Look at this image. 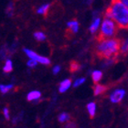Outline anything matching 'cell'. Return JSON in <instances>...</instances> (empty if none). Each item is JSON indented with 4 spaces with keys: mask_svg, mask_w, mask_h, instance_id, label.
I'll return each mask as SVG.
<instances>
[{
    "mask_svg": "<svg viewBox=\"0 0 128 128\" xmlns=\"http://www.w3.org/2000/svg\"><path fill=\"white\" fill-rule=\"evenodd\" d=\"M3 112H4L5 118L6 119V120H8V119H9V111H8V108L6 107L5 109H4V111H3Z\"/></svg>",
    "mask_w": 128,
    "mask_h": 128,
    "instance_id": "obj_25",
    "label": "cell"
},
{
    "mask_svg": "<svg viewBox=\"0 0 128 128\" xmlns=\"http://www.w3.org/2000/svg\"><path fill=\"white\" fill-rule=\"evenodd\" d=\"M50 4H46V5L41 6L37 10V12L38 14L43 15V16H47V14H48V10H50Z\"/></svg>",
    "mask_w": 128,
    "mask_h": 128,
    "instance_id": "obj_13",
    "label": "cell"
},
{
    "mask_svg": "<svg viewBox=\"0 0 128 128\" xmlns=\"http://www.w3.org/2000/svg\"><path fill=\"white\" fill-rule=\"evenodd\" d=\"M120 43V40L112 38L100 40L98 45L96 47L97 54L104 59L114 58L119 53Z\"/></svg>",
    "mask_w": 128,
    "mask_h": 128,
    "instance_id": "obj_2",
    "label": "cell"
},
{
    "mask_svg": "<svg viewBox=\"0 0 128 128\" xmlns=\"http://www.w3.org/2000/svg\"><path fill=\"white\" fill-rule=\"evenodd\" d=\"M13 10H14V9H13V4H12V3H10V4L8 6L6 12V14H8V16H11L12 15H13Z\"/></svg>",
    "mask_w": 128,
    "mask_h": 128,
    "instance_id": "obj_22",
    "label": "cell"
},
{
    "mask_svg": "<svg viewBox=\"0 0 128 128\" xmlns=\"http://www.w3.org/2000/svg\"><path fill=\"white\" fill-rule=\"evenodd\" d=\"M119 1H120V2H122L124 5L126 6L128 8V0H119Z\"/></svg>",
    "mask_w": 128,
    "mask_h": 128,
    "instance_id": "obj_27",
    "label": "cell"
},
{
    "mask_svg": "<svg viewBox=\"0 0 128 128\" xmlns=\"http://www.w3.org/2000/svg\"><path fill=\"white\" fill-rule=\"evenodd\" d=\"M70 86H72V80H70V79H66V80H62V82L60 83L59 92L60 94H64L65 92L69 90Z\"/></svg>",
    "mask_w": 128,
    "mask_h": 128,
    "instance_id": "obj_6",
    "label": "cell"
},
{
    "mask_svg": "<svg viewBox=\"0 0 128 128\" xmlns=\"http://www.w3.org/2000/svg\"><path fill=\"white\" fill-rule=\"evenodd\" d=\"M86 108H87V112L90 114L91 117H94V115L96 114V111H97V105L94 102H89L87 105H86Z\"/></svg>",
    "mask_w": 128,
    "mask_h": 128,
    "instance_id": "obj_9",
    "label": "cell"
},
{
    "mask_svg": "<svg viewBox=\"0 0 128 128\" xmlns=\"http://www.w3.org/2000/svg\"><path fill=\"white\" fill-rule=\"evenodd\" d=\"M9 54V50H8L6 46H4L2 48H1V51H0V57H1V59L4 60L6 59L8 55Z\"/></svg>",
    "mask_w": 128,
    "mask_h": 128,
    "instance_id": "obj_19",
    "label": "cell"
},
{
    "mask_svg": "<svg viewBox=\"0 0 128 128\" xmlns=\"http://www.w3.org/2000/svg\"><path fill=\"white\" fill-rule=\"evenodd\" d=\"M119 52L122 54H126L128 52V38L120 43V50Z\"/></svg>",
    "mask_w": 128,
    "mask_h": 128,
    "instance_id": "obj_14",
    "label": "cell"
},
{
    "mask_svg": "<svg viewBox=\"0 0 128 128\" xmlns=\"http://www.w3.org/2000/svg\"><path fill=\"white\" fill-rule=\"evenodd\" d=\"M64 128H77L76 126V124L73 123V122H70L66 124V126H64Z\"/></svg>",
    "mask_w": 128,
    "mask_h": 128,
    "instance_id": "obj_24",
    "label": "cell"
},
{
    "mask_svg": "<svg viewBox=\"0 0 128 128\" xmlns=\"http://www.w3.org/2000/svg\"><path fill=\"white\" fill-rule=\"evenodd\" d=\"M34 37H35V38H36L37 40H38V41H43V40H46L45 34H44V33H42V32H40V31L35 32Z\"/></svg>",
    "mask_w": 128,
    "mask_h": 128,
    "instance_id": "obj_18",
    "label": "cell"
},
{
    "mask_svg": "<svg viewBox=\"0 0 128 128\" xmlns=\"http://www.w3.org/2000/svg\"><path fill=\"white\" fill-rule=\"evenodd\" d=\"M117 25L111 18H104L101 24V30L99 32V40L102 38H114L117 32Z\"/></svg>",
    "mask_w": 128,
    "mask_h": 128,
    "instance_id": "obj_3",
    "label": "cell"
},
{
    "mask_svg": "<svg viewBox=\"0 0 128 128\" xmlns=\"http://www.w3.org/2000/svg\"><path fill=\"white\" fill-rule=\"evenodd\" d=\"M12 88H13V85H12V84H8V85L1 84V85H0V92H1L2 94H6V92L10 91Z\"/></svg>",
    "mask_w": 128,
    "mask_h": 128,
    "instance_id": "obj_17",
    "label": "cell"
},
{
    "mask_svg": "<svg viewBox=\"0 0 128 128\" xmlns=\"http://www.w3.org/2000/svg\"><path fill=\"white\" fill-rule=\"evenodd\" d=\"M40 96H41L40 92H38V91H33V92H30V94H28L27 99H28V101L31 102V101H34V100H38V99H40Z\"/></svg>",
    "mask_w": 128,
    "mask_h": 128,
    "instance_id": "obj_12",
    "label": "cell"
},
{
    "mask_svg": "<svg viewBox=\"0 0 128 128\" xmlns=\"http://www.w3.org/2000/svg\"><path fill=\"white\" fill-rule=\"evenodd\" d=\"M107 88L102 84H99V83H96V85L94 86V94L95 96L101 95V94H104L106 92Z\"/></svg>",
    "mask_w": 128,
    "mask_h": 128,
    "instance_id": "obj_10",
    "label": "cell"
},
{
    "mask_svg": "<svg viewBox=\"0 0 128 128\" xmlns=\"http://www.w3.org/2000/svg\"><path fill=\"white\" fill-rule=\"evenodd\" d=\"M126 95V92L124 89H115L110 94L109 100L112 104H119L123 101Z\"/></svg>",
    "mask_w": 128,
    "mask_h": 128,
    "instance_id": "obj_4",
    "label": "cell"
},
{
    "mask_svg": "<svg viewBox=\"0 0 128 128\" xmlns=\"http://www.w3.org/2000/svg\"><path fill=\"white\" fill-rule=\"evenodd\" d=\"M105 18L112 19L118 28H128V8L119 0H112L105 12Z\"/></svg>",
    "mask_w": 128,
    "mask_h": 128,
    "instance_id": "obj_1",
    "label": "cell"
},
{
    "mask_svg": "<svg viewBox=\"0 0 128 128\" xmlns=\"http://www.w3.org/2000/svg\"><path fill=\"white\" fill-rule=\"evenodd\" d=\"M102 78V72L99 70H95L94 72H92V80L94 83H98Z\"/></svg>",
    "mask_w": 128,
    "mask_h": 128,
    "instance_id": "obj_11",
    "label": "cell"
},
{
    "mask_svg": "<svg viewBox=\"0 0 128 128\" xmlns=\"http://www.w3.org/2000/svg\"><path fill=\"white\" fill-rule=\"evenodd\" d=\"M12 70H13L12 62H11L10 60H6L5 66H4V68H3V70H4V72H5V73H8V72H12Z\"/></svg>",
    "mask_w": 128,
    "mask_h": 128,
    "instance_id": "obj_16",
    "label": "cell"
},
{
    "mask_svg": "<svg viewBox=\"0 0 128 128\" xmlns=\"http://www.w3.org/2000/svg\"><path fill=\"white\" fill-rule=\"evenodd\" d=\"M70 119V116L68 112H62L58 117V120H59L60 123H66Z\"/></svg>",
    "mask_w": 128,
    "mask_h": 128,
    "instance_id": "obj_15",
    "label": "cell"
},
{
    "mask_svg": "<svg viewBox=\"0 0 128 128\" xmlns=\"http://www.w3.org/2000/svg\"><path fill=\"white\" fill-rule=\"evenodd\" d=\"M38 62H36V60H31L30 59V60H28V66L30 67V68H34V67L37 66Z\"/></svg>",
    "mask_w": 128,
    "mask_h": 128,
    "instance_id": "obj_23",
    "label": "cell"
},
{
    "mask_svg": "<svg viewBox=\"0 0 128 128\" xmlns=\"http://www.w3.org/2000/svg\"><path fill=\"white\" fill-rule=\"evenodd\" d=\"M67 27H68V30L67 31L70 32L72 34H75L79 30V23L76 20H72V21L68 22Z\"/></svg>",
    "mask_w": 128,
    "mask_h": 128,
    "instance_id": "obj_7",
    "label": "cell"
},
{
    "mask_svg": "<svg viewBox=\"0 0 128 128\" xmlns=\"http://www.w3.org/2000/svg\"><path fill=\"white\" fill-rule=\"evenodd\" d=\"M52 70H53V73H54V74H58V73H59V72H60V67L59 65H57V66L54 67Z\"/></svg>",
    "mask_w": 128,
    "mask_h": 128,
    "instance_id": "obj_26",
    "label": "cell"
},
{
    "mask_svg": "<svg viewBox=\"0 0 128 128\" xmlns=\"http://www.w3.org/2000/svg\"><path fill=\"white\" fill-rule=\"evenodd\" d=\"M100 25H101V18H100L99 16H97V18H95L92 20L91 26H90V28H89V30H90L91 33H95V32L99 30Z\"/></svg>",
    "mask_w": 128,
    "mask_h": 128,
    "instance_id": "obj_8",
    "label": "cell"
},
{
    "mask_svg": "<svg viewBox=\"0 0 128 128\" xmlns=\"http://www.w3.org/2000/svg\"><path fill=\"white\" fill-rule=\"evenodd\" d=\"M79 69H80V65H79V63H77V62H72V63H70V72H76V70H78Z\"/></svg>",
    "mask_w": 128,
    "mask_h": 128,
    "instance_id": "obj_21",
    "label": "cell"
},
{
    "mask_svg": "<svg viewBox=\"0 0 128 128\" xmlns=\"http://www.w3.org/2000/svg\"><path fill=\"white\" fill-rule=\"evenodd\" d=\"M24 51H25V53L27 54L30 59L34 60H36L37 62H40V63L44 64V65H50V59L46 58V57L40 56V55L37 54L36 52L30 50H28V48H24Z\"/></svg>",
    "mask_w": 128,
    "mask_h": 128,
    "instance_id": "obj_5",
    "label": "cell"
},
{
    "mask_svg": "<svg viewBox=\"0 0 128 128\" xmlns=\"http://www.w3.org/2000/svg\"><path fill=\"white\" fill-rule=\"evenodd\" d=\"M85 82V78H79L73 82V87H79Z\"/></svg>",
    "mask_w": 128,
    "mask_h": 128,
    "instance_id": "obj_20",
    "label": "cell"
}]
</instances>
